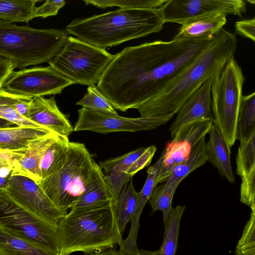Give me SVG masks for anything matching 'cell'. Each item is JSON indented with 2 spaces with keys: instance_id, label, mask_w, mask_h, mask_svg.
<instances>
[{
  "instance_id": "6da1fadb",
  "label": "cell",
  "mask_w": 255,
  "mask_h": 255,
  "mask_svg": "<svg viewBox=\"0 0 255 255\" xmlns=\"http://www.w3.org/2000/svg\"><path fill=\"white\" fill-rule=\"evenodd\" d=\"M214 35L128 47L114 55L97 88L115 109L126 112L163 89L211 43Z\"/></svg>"
},
{
  "instance_id": "7a4b0ae2",
  "label": "cell",
  "mask_w": 255,
  "mask_h": 255,
  "mask_svg": "<svg viewBox=\"0 0 255 255\" xmlns=\"http://www.w3.org/2000/svg\"><path fill=\"white\" fill-rule=\"evenodd\" d=\"M236 35L222 29L209 45L154 97L137 108L140 117L168 118L177 114L202 85L223 70L236 53Z\"/></svg>"
},
{
  "instance_id": "3957f363",
  "label": "cell",
  "mask_w": 255,
  "mask_h": 255,
  "mask_svg": "<svg viewBox=\"0 0 255 255\" xmlns=\"http://www.w3.org/2000/svg\"><path fill=\"white\" fill-rule=\"evenodd\" d=\"M164 23L157 9H122L72 21L68 34L106 49L124 42L158 33Z\"/></svg>"
},
{
  "instance_id": "277c9868",
  "label": "cell",
  "mask_w": 255,
  "mask_h": 255,
  "mask_svg": "<svg viewBox=\"0 0 255 255\" xmlns=\"http://www.w3.org/2000/svg\"><path fill=\"white\" fill-rule=\"evenodd\" d=\"M113 200L99 207L70 210L57 225L60 255L103 251L123 241Z\"/></svg>"
},
{
  "instance_id": "5b68a950",
  "label": "cell",
  "mask_w": 255,
  "mask_h": 255,
  "mask_svg": "<svg viewBox=\"0 0 255 255\" xmlns=\"http://www.w3.org/2000/svg\"><path fill=\"white\" fill-rule=\"evenodd\" d=\"M65 29H36L0 20V57L16 68L49 62L65 44Z\"/></svg>"
},
{
  "instance_id": "8992f818",
  "label": "cell",
  "mask_w": 255,
  "mask_h": 255,
  "mask_svg": "<svg viewBox=\"0 0 255 255\" xmlns=\"http://www.w3.org/2000/svg\"><path fill=\"white\" fill-rule=\"evenodd\" d=\"M95 161L84 143L69 141L63 165L38 185L56 206L67 212L84 191Z\"/></svg>"
},
{
  "instance_id": "52a82bcc",
  "label": "cell",
  "mask_w": 255,
  "mask_h": 255,
  "mask_svg": "<svg viewBox=\"0 0 255 255\" xmlns=\"http://www.w3.org/2000/svg\"><path fill=\"white\" fill-rule=\"evenodd\" d=\"M0 227L51 254L60 255L57 227L26 209L1 187Z\"/></svg>"
},
{
  "instance_id": "ba28073f",
  "label": "cell",
  "mask_w": 255,
  "mask_h": 255,
  "mask_svg": "<svg viewBox=\"0 0 255 255\" xmlns=\"http://www.w3.org/2000/svg\"><path fill=\"white\" fill-rule=\"evenodd\" d=\"M244 81L242 70L234 57L212 83L214 125L231 147L237 140V119Z\"/></svg>"
},
{
  "instance_id": "9c48e42d",
  "label": "cell",
  "mask_w": 255,
  "mask_h": 255,
  "mask_svg": "<svg viewBox=\"0 0 255 255\" xmlns=\"http://www.w3.org/2000/svg\"><path fill=\"white\" fill-rule=\"evenodd\" d=\"M114 57L106 49L68 36L65 44L48 64L75 84L89 87L98 83Z\"/></svg>"
},
{
  "instance_id": "30bf717a",
  "label": "cell",
  "mask_w": 255,
  "mask_h": 255,
  "mask_svg": "<svg viewBox=\"0 0 255 255\" xmlns=\"http://www.w3.org/2000/svg\"><path fill=\"white\" fill-rule=\"evenodd\" d=\"M74 84L50 66H38L13 71L0 89L13 95L33 99L60 94Z\"/></svg>"
},
{
  "instance_id": "8fae6325",
  "label": "cell",
  "mask_w": 255,
  "mask_h": 255,
  "mask_svg": "<svg viewBox=\"0 0 255 255\" xmlns=\"http://www.w3.org/2000/svg\"><path fill=\"white\" fill-rule=\"evenodd\" d=\"M164 23L182 25L188 21L215 12L241 17L247 11L243 0H167L158 8Z\"/></svg>"
},
{
  "instance_id": "7c38bea8",
  "label": "cell",
  "mask_w": 255,
  "mask_h": 255,
  "mask_svg": "<svg viewBox=\"0 0 255 255\" xmlns=\"http://www.w3.org/2000/svg\"><path fill=\"white\" fill-rule=\"evenodd\" d=\"M74 131H91L97 133L136 132L154 129L165 125L170 119L127 118L118 115L93 111L82 107L78 111Z\"/></svg>"
},
{
  "instance_id": "4fadbf2b",
  "label": "cell",
  "mask_w": 255,
  "mask_h": 255,
  "mask_svg": "<svg viewBox=\"0 0 255 255\" xmlns=\"http://www.w3.org/2000/svg\"><path fill=\"white\" fill-rule=\"evenodd\" d=\"M5 189L18 203L55 226L68 213L56 206L40 186L27 177L11 175Z\"/></svg>"
},
{
  "instance_id": "5bb4252c",
  "label": "cell",
  "mask_w": 255,
  "mask_h": 255,
  "mask_svg": "<svg viewBox=\"0 0 255 255\" xmlns=\"http://www.w3.org/2000/svg\"><path fill=\"white\" fill-rule=\"evenodd\" d=\"M213 125L210 119H201L179 129L162 152L163 159L157 174V184L170 176L173 168L188 156L193 146L205 137Z\"/></svg>"
},
{
  "instance_id": "9a60e30c",
  "label": "cell",
  "mask_w": 255,
  "mask_h": 255,
  "mask_svg": "<svg viewBox=\"0 0 255 255\" xmlns=\"http://www.w3.org/2000/svg\"><path fill=\"white\" fill-rule=\"evenodd\" d=\"M26 118L60 136L68 137L74 131L71 123L59 109L54 96L33 98Z\"/></svg>"
},
{
  "instance_id": "2e32d148",
  "label": "cell",
  "mask_w": 255,
  "mask_h": 255,
  "mask_svg": "<svg viewBox=\"0 0 255 255\" xmlns=\"http://www.w3.org/2000/svg\"><path fill=\"white\" fill-rule=\"evenodd\" d=\"M214 77L206 81L181 107L169 128L172 138L182 127L197 120L210 119L214 123L212 111L211 85Z\"/></svg>"
},
{
  "instance_id": "e0dca14e",
  "label": "cell",
  "mask_w": 255,
  "mask_h": 255,
  "mask_svg": "<svg viewBox=\"0 0 255 255\" xmlns=\"http://www.w3.org/2000/svg\"><path fill=\"white\" fill-rule=\"evenodd\" d=\"M236 162V173L242 179L240 201L255 209V134L240 143Z\"/></svg>"
},
{
  "instance_id": "ac0fdd59",
  "label": "cell",
  "mask_w": 255,
  "mask_h": 255,
  "mask_svg": "<svg viewBox=\"0 0 255 255\" xmlns=\"http://www.w3.org/2000/svg\"><path fill=\"white\" fill-rule=\"evenodd\" d=\"M59 135L51 133L30 140L23 156L14 161L11 175L27 177L38 185L41 181L39 166L47 148Z\"/></svg>"
},
{
  "instance_id": "d6986e66",
  "label": "cell",
  "mask_w": 255,
  "mask_h": 255,
  "mask_svg": "<svg viewBox=\"0 0 255 255\" xmlns=\"http://www.w3.org/2000/svg\"><path fill=\"white\" fill-rule=\"evenodd\" d=\"M113 200L105 180V175L95 161L91 179L84 191L72 204L70 210H78L104 205Z\"/></svg>"
},
{
  "instance_id": "ffe728a7",
  "label": "cell",
  "mask_w": 255,
  "mask_h": 255,
  "mask_svg": "<svg viewBox=\"0 0 255 255\" xmlns=\"http://www.w3.org/2000/svg\"><path fill=\"white\" fill-rule=\"evenodd\" d=\"M206 143L209 162L217 168L218 173L230 183H234L235 177L231 163V147L224 139L218 128L213 125L209 132Z\"/></svg>"
},
{
  "instance_id": "44dd1931",
  "label": "cell",
  "mask_w": 255,
  "mask_h": 255,
  "mask_svg": "<svg viewBox=\"0 0 255 255\" xmlns=\"http://www.w3.org/2000/svg\"><path fill=\"white\" fill-rule=\"evenodd\" d=\"M53 133L44 127L0 128V149L8 151L25 150L30 140Z\"/></svg>"
},
{
  "instance_id": "7402d4cb",
  "label": "cell",
  "mask_w": 255,
  "mask_h": 255,
  "mask_svg": "<svg viewBox=\"0 0 255 255\" xmlns=\"http://www.w3.org/2000/svg\"><path fill=\"white\" fill-rule=\"evenodd\" d=\"M208 161L205 137H203L193 146L188 156L173 168L171 174L163 183L166 186L177 188L188 175Z\"/></svg>"
},
{
  "instance_id": "603a6c76",
  "label": "cell",
  "mask_w": 255,
  "mask_h": 255,
  "mask_svg": "<svg viewBox=\"0 0 255 255\" xmlns=\"http://www.w3.org/2000/svg\"><path fill=\"white\" fill-rule=\"evenodd\" d=\"M32 99L13 95L0 89V118L20 127H42L26 118Z\"/></svg>"
},
{
  "instance_id": "cb8c5ba5",
  "label": "cell",
  "mask_w": 255,
  "mask_h": 255,
  "mask_svg": "<svg viewBox=\"0 0 255 255\" xmlns=\"http://www.w3.org/2000/svg\"><path fill=\"white\" fill-rule=\"evenodd\" d=\"M227 16L223 12H215L192 19L181 25L173 38H192L214 35L223 29L227 21Z\"/></svg>"
},
{
  "instance_id": "d4e9b609",
  "label": "cell",
  "mask_w": 255,
  "mask_h": 255,
  "mask_svg": "<svg viewBox=\"0 0 255 255\" xmlns=\"http://www.w3.org/2000/svg\"><path fill=\"white\" fill-rule=\"evenodd\" d=\"M69 141L68 137L58 136L47 148L39 166L42 179L55 173L63 165L67 156Z\"/></svg>"
},
{
  "instance_id": "484cf974",
  "label": "cell",
  "mask_w": 255,
  "mask_h": 255,
  "mask_svg": "<svg viewBox=\"0 0 255 255\" xmlns=\"http://www.w3.org/2000/svg\"><path fill=\"white\" fill-rule=\"evenodd\" d=\"M138 201V192L134 189L131 178L123 186L117 201V218L122 236L136 210Z\"/></svg>"
},
{
  "instance_id": "4316f807",
  "label": "cell",
  "mask_w": 255,
  "mask_h": 255,
  "mask_svg": "<svg viewBox=\"0 0 255 255\" xmlns=\"http://www.w3.org/2000/svg\"><path fill=\"white\" fill-rule=\"evenodd\" d=\"M163 159V154L158 161L147 170V176L141 190L138 192V201L136 210L131 219V226L128 236V239L134 241L137 239L139 228V218L143 208L149 200L153 189L157 185L156 176Z\"/></svg>"
},
{
  "instance_id": "83f0119b",
  "label": "cell",
  "mask_w": 255,
  "mask_h": 255,
  "mask_svg": "<svg viewBox=\"0 0 255 255\" xmlns=\"http://www.w3.org/2000/svg\"><path fill=\"white\" fill-rule=\"evenodd\" d=\"M255 134V92L243 96L238 113L236 139L248 140Z\"/></svg>"
},
{
  "instance_id": "f1b7e54d",
  "label": "cell",
  "mask_w": 255,
  "mask_h": 255,
  "mask_svg": "<svg viewBox=\"0 0 255 255\" xmlns=\"http://www.w3.org/2000/svg\"><path fill=\"white\" fill-rule=\"evenodd\" d=\"M38 0H0V20L28 23L34 19Z\"/></svg>"
},
{
  "instance_id": "f546056e",
  "label": "cell",
  "mask_w": 255,
  "mask_h": 255,
  "mask_svg": "<svg viewBox=\"0 0 255 255\" xmlns=\"http://www.w3.org/2000/svg\"><path fill=\"white\" fill-rule=\"evenodd\" d=\"M185 206L177 205L172 208L164 225V232L159 255H175L178 248L180 221Z\"/></svg>"
},
{
  "instance_id": "4dcf8cb0",
  "label": "cell",
  "mask_w": 255,
  "mask_h": 255,
  "mask_svg": "<svg viewBox=\"0 0 255 255\" xmlns=\"http://www.w3.org/2000/svg\"><path fill=\"white\" fill-rule=\"evenodd\" d=\"M0 253L3 255H54L13 236L0 227Z\"/></svg>"
},
{
  "instance_id": "1f68e13d",
  "label": "cell",
  "mask_w": 255,
  "mask_h": 255,
  "mask_svg": "<svg viewBox=\"0 0 255 255\" xmlns=\"http://www.w3.org/2000/svg\"><path fill=\"white\" fill-rule=\"evenodd\" d=\"M176 190V188L163 183L155 187L148 200L152 213L158 211L162 212L164 225L172 209V202Z\"/></svg>"
},
{
  "instance_id": "d6a6232c",
  "label": "cell",
  "mask_w": 255,
  "mask_h": 255,
  "mask_svg": "<svg viewBox=\"0 0 255 255\" xmlns=\"http://www.w3.org/2000/svg\"><path fill=\"white\" fill-rule=\"evenodd\" d=\"M146 147H140L121 156L111 158L99 162V166L104 173L126 175L128 167L146 150Z\"/></svg>"
},
{
  "instance_id": "836d02e7",
  "label": "cell",
  "mask_w": 255,
  "mask_h": 255,
  "mask_svg": "<svg viewBox=\"0 0 255 255\" xmlns=\"http://www.w3.org/2000/svg\"><path fill=\"white\" fill-rule=\"evenodd\" d=\"M167 0H84L87 4L101 8L118 6L122 9H157Z\"/></svg>"
},
{
  "instance_id": "e575fe53",
  "label": "cell",
  "mask_w": 255,
  "mask_h": 255,
  "mask_svg": "<svg viewBox=\"0 0 255 255\" xmlns=\"http://www.w3.org/2000/svg\"><path fill=\"white\" fill-rule=\"evenodd\" d=\"M76 105L93 111L118 115L111 103L96 86H89L87 93Z\"/></svg>"
},
{
  "instance_id": "d590c367",
  "label": "cell",
  "mask_w": 255,
  "mask_h": 255,
  "mask_svg": "<svg viewBox=\"0 0 255 255\" xmlns=\"http://www.w3.org/2000/svg\"><path fill=\"white\" fill-rule=\"evenodd\" d=\"M235 255H255V210H251L250 219L236 246Z\"/></svg>"
},
{
  "instance_id": "8d00e7d4",
  "label": "cell",
  "mask_w": 255,
  "mask_h": 255,
  "mask_svg": "<svg viewBox=\"0 0 255 255\" xmlns=\"http://www.w3.org/2000/svg\"><path fill=\"white\" fill-rule=\"evenodd\" d=\"M25 150L8 151L0 149V187L5 188L6 180L11 175L14 161L23 156Z\"/></svg>"
},
{
  "instance_id": "74e56055",
  "label": "cell",
  "mask_w": 255,
  "mask_h": 255,
  "mask_svg": "<svg viewBox=\"0 0 255 255\" xmlns=\"http://www.w3.org/2000/svg\"><path fill=\"white\" fill-rule=\"evenodd\" d=\"M156 150V147L154 145L146 147L144 152L128 167L126 173L127 176L130 179L137 172L149 165Z\"/></svg>"
},
{
  "instance_id": "f35d334b",
  "label": "cell",
  "mask_w": 255,
  "mask_h": 255,
  "mask_svg": "<svg viewBox=\"0 0 255 255\" xmlns=\"http://www.w3.org/2000/svg\"><path fill=\"white\" fill-rule=\"evenodd\" d=\"M66 1L47 0L43 4L35 7L33 11V18L46 17L55 16L58 11L66 4Z\"/></svg>"
},
{
  "instance_id": "ab89813d",
  "label": "cell",
  "mask_w": 255,
  "mask_h": 255,
  "mask_svg": "<svg viewBox=\"0 0 255 255\" xmlns=\"http://www.w3.org/2000/svg\"><path fill=\"white\" fill-rule=\"evenodd\" d=\"M235 35L248 38L255 41V19H242L235 23Z\"/></svg>"
},
{
  "instance_id": "60d3db41",
  "label": "cell",
  "mask_w": 255,
  "mask_h": 255,
  "mask_svg": "<svg viewBox=\"0 0 255 255\" xmlns=\"http://www.w3.org/2000/svg\"><path fill=\"white\" fill-rule=\"evenodd\" d=\"M16 69L9 60L0 57V89L9 75Z\"/></svg>"
},
{
  "instance_id": "b9f144b4",
  "label": "cell",
  "mask_w": 255,
  "mask_h": 255,
  "mask_svg": "<svg viewBox=\"0 0 255 255\" xmlns=\"http://www.w3.org/2000/svg\"><path fill=\"white\" fill-rule=\"evenodd\" d=\"M83 255H120L115 248L109 249L103 251L84 254Z\"/></svg>"
},
{
  "instance_id": "7bdbcfd3",
  "label": "cell",
  "mask_w": 255,
  "mask_h": 255,
  "mask_svg": "<svg viewBox=\"0 0 255 255\" xmlns=\"http://www.w3.org/2000/svg\"><path fill=\"white\" fill-rule=\"evenodd\" d=\"M18 127L15 124L0 118V128H10Z\"/></svg>"
},
{
  "instance_id": "ee69618b",
  "label": "cell",
  "mask_w": 255,
  "mask_h": 255,
  "mask_svg": "<svg viewBox=\"0 0 255 255\" xmlns=\"http://www.w3.org/2000/svg\"><path fill=\"white\" fill-rule=\"evenodd\" d=\"M159 250L146 251L143 249L137 250L135 255H159Z\"/></svg>"
},
{
  "instance_id": "f6af8a7d",
  "label": "cell",
  "mask_w": 255,
  "mask_h": 255,
  "mask_svg": "<svg viewBox=\"0 0 255 255\" xmlns=\"http://www.w3.org/2000/svg\"><path fill=\"white\" fill-rule=\"evenodd\" d=\"M0 255H3L1 253H0Z\"/></svg>"
}]
</instances>
